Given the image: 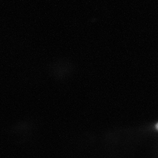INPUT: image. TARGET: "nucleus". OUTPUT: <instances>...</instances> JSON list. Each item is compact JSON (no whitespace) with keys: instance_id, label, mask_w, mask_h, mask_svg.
I'll list each match as a JSON object with an SVG mask.
<instances>
[{"instance_id":"obj_1","label":"nucleus","mask_w":158,"mask_h":158,"mask_svg":"<svg viewBox=\"0 0 158 158\" xmlns=\"http://www.w3.org/2000/svg\"><path fill=\"white\" fill-rule=\"evenodd\" d=\"M156 130H158V123L156 125Z\"/></svg>"}]
</instances>
